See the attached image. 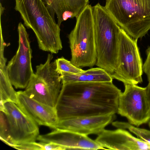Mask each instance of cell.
<instances>
[{
	"mask_svg": "<svg viewBox=\"0 0 150 150\" xmlns=\"http://www.w3.org/2000/svg\"><path fill=\"white\" fill-rule=\"evenodd\" d=\"M7 59L4 52L0 53V104L11 101L17 104V92L14 89L8 74L6 63Z\"/></svg>",
	"mask_w": 150,
	"mask_h": 150,
	"instance_id": "cell-17",
	"label": "cell"
},
{
	"mask_svg": "<svg viewBox=\"0 0 150 150\" xmlns=\"http://www.w3.org/2000/svg\"><path fill=\"white\" fill-rule=\"evenodd\" d=\"M122 93L112 82L63 83L55 108L59 121L115 114Z\"/></svg>",
	"mask_w": 150,
	"mask_h": 150,
	"instance_id": "cell-1",
	"label": "cell"
},
{
	"mask_svg": "<svg viewBox=\"0 0 150 150\" xmlns=\"http://www.w3.org/2000/svg\"><path fill=\"white\" fill-rule=\"evenodd\" d=\"M18 107L38 125L55 129L59 121L55 108L29 97L24 91L17 92Z\"/></svg>",
	"mask_w": 150,
	"mask_h": 150,
	"instance_id": "cell-11",
	"label": "cell"
},
{
	"mask_svg": "<svg viewBox=\"0 0 150 150\" xmlns=\"http://www.w3.org/2000/svg\"><path fill=\"white\" fill-rule=\"evenodd\" d=\"M104 7L134 39L142 38L150 29V0H106Z\"/></svg>",
	"mask_w": 150,
	"mask_h": 150,
	"instance_id": "cell-4",
	"label": "cell"
},
{
	"mask_svg": "<svg viewBox=\"0 0 150 150\" xmlns=\"http://www.w3.org/2000/svg\"><path fill=\"white\" fill-rule=\"evenodd\" d=\"M124 85L125 90L120 96L117 113L137 127L148 122L150 108L146 87L128 84Z\"/></svg>",
	"mask_w": 150,
	"mask_h": 150,
	"instance_id": "cell-9",
	"label": "cell"
},
{
	"mask_svg": "<svg viewBox=\"0 0 150 150\" xmlns=\"http://www.w3.org/2000/svg\"><path fill=\"white\" fill-rule=\"evenodd\" d=\"M42 150H65V149L63 146L53 143H45L40 142H39Z\"/></svg>",
	"mask_w": 150,
	"mask_h": 150,
	"instance_id": "cell-22",
	"label": "cell"
},
{
	"mask_svg": "<svg viewBox=\"0 0 150 150\" xmlns=\"http://www.w3.org/2000/svg\"><path fill=\"white\" fill-rule=\"evenodd\" d=\"M95 140L103 148L110 150H150V145L122 128L104 129Z\"/></svg>",
	"mask_w": 150,
	"mask_h": 150,
	"instance_id": "cell-13",
	"label": "cell"
},
{
	"mask_svg": "<svg viewBox=\"0 0 150 150\" xmlns=\"http://www.w3.org/2000/svg\"><path fill=\"white\" fill-rule=\"evenodd\" d=\"M146 87V95L150 108V81L149 82L147 86ZM148 123L149 125L150 128V119Z\"/></svg>",
	"mask_w": 150,
	"mask_h": 150,
	"instance_id": "cell-24",
	"label": "cell"
},
{
	"mask_svg": "<svg viewBox=\"0 0 150 150\" xmlns=\"http://www.w3.org/2000/svg\"><path fill=\"white\" fill-rule=\"evenodd\" d=\"M62 84L76 82H112L111 74L100 68H91L77 73L60 71Z\"/></svg>",
	"mask_w": 150,
	"mask_h": 150,
	"instance_id": "cell-16",
	"label": "cell"
},
{
	"mask_svg": "<svg viewBox=\"0 0 150 150\" xmlns=\"http://www.w3.org/2000/svg\"><path fill=\"white\" fill-rule=\"evenodd\" d=\"M57 69L59 71H64L73 74H77L84 70L73 65L63 57L55 59Z\"/></svg>",
	"mask_w": 150,
	"mask_h": 150,
	"instance_id": "cell-19",
	"label": "cell"
},
{
	"mask_svg": "<svg viewBox=\"0 0 150 150\" xmlns=\"http://www.w3.org/2000/svg\"><path fill=\"white\" fill-rule=\"evenodd\" d=\"M4 105L9 128V146L35 142L39 135L38 125L14 103L7 102Z\"/></svg>",
	"mask_w": 150,
	"mask_h": 150,
	"instance_id": "cell-10",
	"label": "cell"
},
{
	"mask_svg": "<svg viewBox=\"0 0 150 150\" xmlns=\"http://www.w3.org/2000/svg\"><path fill=\"white\" fill-rule=\"evenodd\" d=\"M52 54H48L44 64L36 66L24 92L30 98L55 108L62 86L60 72L57 69Z\"/></svg>",
	"mask_w": 150,
	"mask_h": 150,
	"instance_id": "cell-6",
	"label": "cell"
},
{
	"mask_svg": "<svg viewBox=\"0 0 150 150\" xmlns=\"http://www.w3.org/2000/svg\"><path fill=\"white\" fill-rule=\"evenodd\" d=\"M11 147L19 150H42L39 143L32 142L25 143L19 145H15Z\"/></svg>",
	"mask_w": 150,
	"mask_h": 150,
	"instance_id": "cell-21",
	"label": "cell"
},
{
	"mask_svg": "<svg viewBox=\"0 0 150 150\" xmlns=\"http://www.w3.org/2000/svg\"><path fill=\"white\" fill-rule=\"evenodd\" d=\"M137 40L132 39L121 28L117 65L111 75L124 84L137 85L143 81V64Z\"/></svg>",
	"mask_w": 150,
	"mask_h": 150,
	"instance_id": "cell-7",
	"label": "cell"
},
{
	"mask_svg": "<svg viewBox=\"0 0 150 150\" xmlns=\"http://www.w3.org/2000/svg\"><path fill=\"white\" fill-rule=\"evenodd\" d=\"M15 9L36 36L40 49L57 54L62 48L60 26L42 0H15Z\"/></svg>",
	"mask_w": 150,
	"mask_h": 150,
	"instance_id": "cell-2",
	"label": "cell"
},
{
	"mask_svg": "<svg viewBox=\"0 0 150 150\" xmlns=\"http://www.w3.org/2000/svg\"><path fill=\"white\" fill-rule=\"evenodd\" d=\"M147 57L143 65V71L146 74L148 80L150 81V46L146 51Z\"/></svg>",
	"mask_w": 150,
	"mask_h": 150,
	"instance_id": "cell-23",
	"label": "cell"
},
{
	"mask_svg": "<svg viewBox=\"0 0 150 150\" xmlns=\"http://www.w3.org/2000/svg\"><path fill=\"white\" fill-rule=\"evenodd\" d=\"M76 20L74 28L68 35L70 61L79 68L93 67L97 57L91 6L88 5Z\"/></svg>",
	"mask_w": 150,
	"mask_h": 150,
	"instance_id": "cell-5",
	"label": "cell"
},
{
	"mask_svg": "<svg viewBox=\"0 0 150 150\" xmlns=\"http://www.w3.org/2000/svg\"><path fill=\"white\" fill-rule=\"evenodd\" d=\"M0 138L7 144L9 145V134L7 119L5 113L0 111Z\"/></svg>",
	"mask_w": 150,
	"mask_h": 150,
	"instance_id": "cell-20",
	"label": "cell"
},
{
	"mask_svg": "<svg viewBox=\"0 0 150 150\" xmlns=\"http://www.w3.org/2000/svg\"><path fill=\"white\" fill-rule=\"evenodd\" d=\"M54 129L47 134L39 135L37 140L45 143L57 144L64 147L65 150L106 149L87 135L58 128Z\"/></svg>",
	"mask_w": 150,
	"mask_h": 150,
	"instance_id": "cell-12",
	"label": "cell"
},
{
	"mask_svg": "<svg viewBox=\"0 0 150 150\" xmlns=\"http://www.w3.org/2000/svg\"><path fill=\"white\" fill-rule=\"evenodd\" d=\"M115 114L72 118L59 120L55 128L81 134H99L115 119Z\"/></svg>",
	"mask_w": 150,
	"mask_h": 150,
	"instance_id": "cell-14",
	"label": "cell"
},
{
	"mask_svg": "<svg viewBox=\"0 0 150 150\" xmlns=\"http://www.w3.org/2000/svg\"><path fill=\"white\" fill-rule=\"evenodd\" d=\"M19 45L16 54L8 62L7 71L9 79L16 89L27 86L34 73L32 68V50L28 35L24 25H18Z\"/></svg>",
	"mask_w": 150,
	"mask_h": 150,
	"instance_id": "cell-8",
	"label": "cell"
},
{
	"mask_svg": "<svg viewBox=\"0 0 150 150\" xmlns=\"http://www.w3.org/2000/svg\"><path fill=\"white\" fill-rule=\"evenodd\" d=\"M112 124L118 128L128 129L138 138L150 145V130L135 127L127 122L116 121L112 122Z\"/></svg>",
	"mask_w": 150,
	"mask_h": 150,
	"instance_id": "cell-18",
	"label": "cell"
},
{
	"mask_svg": "<svg viewBox=\"0 0 150 150\" xmlns=\"http://www.w3.org/2000/svg\"><path fill=\"white\" fill-rule=\"evenodd\" d=\"M51 15L57 16V23L69 18H76L89 4V0H42Z\"/></svg>",
	"mask_w": 150,
	"mask_h": 150,
	"instance_id": "cell-15",
	"label": "cell"
},
{
	"mask_svg": "<svg viewBox=\"0 0 150 150\" xmlns=\"http://www.w3.org/2000/svg\"><path fill=\"white\" fill-rule=\"evenodd\" d=\"M96 52V65L110 74L117 63L121 27L105 9L98 3L92 6Z\"/></svg>",
	"mask_w": 150,
	"mask_h": 150,
	"instance_id": "cell-3",
	"label": "cell"
}]
</instances>
